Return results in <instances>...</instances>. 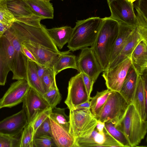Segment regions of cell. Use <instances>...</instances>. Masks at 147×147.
Wrapping results in <instances>:
<instances>
[{
	"instance_id": "cell-25",
	"label": "cell",
	"mask_w": 147,
	"mask_h": 147,
	"mask_svg": "<svg viewBox=\"0 0 147 147\" xmlns=\"http://www.w3.org/2000/svg\"><path fill=\"white\" fill-rule=\"evenodd\" d=\"M47 33L57 47L61 49L70 39L73 28L67 26L47 29Z\"/></svg>"
},
{
	"instance_id": "cell-12",
	"label": "cell",
	"mask_w": 147,
	"mask_h": 147,
	"mask_svg": "<svg viewBox=\"0 0 147 147\" xmlns=\"http://www.w3.org/2000/svg\"><path fill=\"white\" fill-rule=\"evenodd\" d=\"M68 93L65 103L69 109L90 100L88 97L82 77L81 72L72 77L68 82Z\"/></svg>"
},
{
	"instance_id": "cell-17",
	"label": "cell",
	"mask_w": 147,
	"mask_h": 147,
	"mask_svg": "<svg viewBox=\"0 0 147 147\" xmlns=\"http://www.w3.org/2000/svg\"><path fill=\"white\" fill-rule=\"evenodd\" d=\"M28 124L26 113L22 109L17 113L0 121V134L18 136Z\"/></svg>"
},
{
	"instance_id": "cell-31",
	"label": "cell",
	"mask_w": 147,
	"mask_h": 147,
	"mask_svg": "<svg viewBox=\"0 0 147 147\" xmlns=\"http://www.w3.org/2000/svg\"><path fill=\"white\" fill-rule=\"evenodd\" d=\"M105 127L109 133L123 147H131L125 135L117 129L111 121H108L105 122Z\"/></svg>"
},
{
	"instance_id": "cell-30",
	"label": "cell",
	"mask_w": 147,
	"mask_h": 147,
	"mask_svg": "<svg viewBox=\"0 0 147 147\" xmlns=\"http://www.w3.org/2000/svg\"><path fill=\"white\" fill-rule=\"evenodd\" d=\"M65 108L55 107L52 109L49 117L69 132V117L65 113Z\"/></svg>"
},
{
	"instance_id": "cell-6",
	"label": "cell",
	"mask_w": 147,
	"mask_h": 147,
	"mask_svg": "<svg viewBox=\"0 0 147 147\" xmlns=\"http://www.w3.org/2000/svg\"><path fill=\"white\" fill-rule=\"evenodd\" d=\"M130 104L119 92L113 91L96 119L104 123L110 121L115 126L124 117Z\"/></svg>"
},
{
	"instance_id": "cell-40",
	"label": "cell",
	"mask_w": 147,
	"mask_h": 147,
	"mask_svg": "<svg viewBox=\"0 0 147 147\" xmlns=\"http://www.w3.org/2000/svg\"><path fill=\"white\" fill-rule=\"evenodd\" d=\"M40 135H46L52 137L51 125L49 116L38 127L34 137L35 136Z\"/></svg>"
},
{
	"instance_id": "cell-47",
	"label": "cell",
	"mask_w": 147,
	"mask_h": 147,
	"mask_svg": "<svg viewBox=\"0 0 147 147\" xmlns=\"http://www.w3.org/2000/svg\"><path fill=\"white\" fill-rule=\"evenodd\" d=\"M107 3L108 4L111 3L112 1H114V0H107Z\"/></svg>"
},
{
	"instance_id": "cell-16",
	"label": "cell",
	"mask_w": 147,
	"mask_h": 147,
	"mask_svg": "<svg viewBox=\"0 0 147 147\" xmlns=\"http://www.w3.org/2000/svg\"><path fill=\"white\" fill-rule=\"evenodd\" d=\"M115 143L113 138L105 127L104 132H98L96 128L90 134L75 139L74 147H111Z\"/></svg>"
},
{
	"instance_id": "cell-20",
	"label": "cell",
	"mask_w": 147,
	"mask_h": 147,
	"mask_svg": "<svg viewBox=\"0 0 147 147\" xmlns=\"http://www.w3.org/2000/svg\"><path fill=\"white\" fill-rule=\"evenodd\" d=\"M130 58L131 65L138 75H142L147 71V40H143L138 43Z\"/></svg>"
},
{
	"instance_id": "cell-37",
	"label": "cell",
	"mask_w": 147,
	"mask_h": 147,
	"mask_svg": "<svg viewBox=\"0 0 147 147\" xmlns=\"http://www.w3.org/2000/svg\"><path fill=\"white\" fill-rule=\"evenodd\" d=\"M21 135L14 137L0 134V147H20Z\"/></svg>"
},
{
	"instance_id": "cell-46",
	"label": "cell",
	"mask_w": 147,
	"mask_h": 147,
	"mask_svg": "<svg viewBox=\"0 0 147 147\" xmlns=\"http://www.w3.org/2000/svg\"><path fill=\"white\" fill-rule=\"evenodd\" d=\"M11 27L0 22V33L3 34Z\"/></svg>"
},
{
	"instance_id": "cell-49",
	"label": "cell",
	"mask_w": 147,
	"mask_h": 147,
	"mask_svg": "<svg viewBox=\"0 0 147 147\" xmlns=\"http://www.w3.org/2000/svg\"><path fill=\"white\" fill-rule=\"evenodd\" d=\"M42 0L50 1H51V0Z\"/></svg>"
},
{
	"instance_id": "cell-32",
	"label": "cell",
	"mask_w": 147,
	"mask_h": 147,
	"mask_svg": "<svg viewBox=\"0 0 147 147\" xmlns=\"http://www.w3.org/2000/svg\"><path fill=\"white\" fill-rule=\"evenodd\" d=\"M134 5L139 26L147 27V0H136Z\"/></svg>"
},
{
	"instance_id": "cell-24",
	"label": "cell",
	"mask_w": 147,
	"mask_h": 147,
	"mask_svg": "<svg viewBox=\"0 0 147 147\" xmlns=\"http://www.w3.org/2000/svg\"><path fill=\"white\" fill-rule=\"evenodd\" d=\"M138 76L131 65L119 92L130 104L132 102Z\"/></svg>"
},
{
	"instance_id": "cell-51",
	"label": "cell",
	"mask_w": 147,
	"mask_h": 147,
	"mask_svg": "<svg viewBox=\"0 0 147 147\" xmlns=\"http://www.w3.org/2000/svg\"><path fill=\"white\" fill-rule=\"evenodd\" d=\"M2 0H0V1H2Z\"/></svg>"
},
{
	"instance_id": "cell-48",
	"label": "cell",
	"mask_w": 147,
	"mask_h": 147,
	"mask_svg": "<svg viewBox=\"0 0 147 147\" xmlns=\"http://www.w3.org/2000/svg\"><path fill=\"white\" fill-rule=\"evenodd\" d=\"M129 1L131 2L132 3H133L136 0H128Z\"/></svg>"
},
{
	"instance_id": "cell-28",
	"label": "cell",
	"mask_w": 147,
	"mask_h": 147,
	"mask_svg": "<svg viewBox=\"0 0 147 147\" xmlns=\"http://www.w3.org/2000/svg\"><path fill=\"white\" fill-rule=\"evenodd\" d=\"M69 50L59 55L53 67L55 76L60 72L67 68L78 69L77 65V58L74 55H69Z\"/></svg>"
},
{
	"instance_id": "cell-11",
	"label": "cell",
	"mask_w": 147,
	"mask_h": 147,
	"mask_svg": "<svg viewBox=\"0 0 147 147\" xmlns=\"http://www.w3.org/2000/svg\"><path fill=\"white\" fill-rule=\"evenodd\" d=\"M81 50L77 59L78 72L85 74L95 82L103 71L91 47Z\"/></svg>"
},
{
	"instance_id": "cell-52",
	"label": "cell",
	"mask_w": 147,
	"mask_h": 147,
	"mask_svg": "<svg viewBox=\"0 0 147 147\" xmlns=\"http://www.w3.org/2000/svg\"><path fill=\"white\" fill-rule=\"evenodd\" d=\"M62 0V1H63V0Z\"/></svg>"
},
{
	"instance_id": "cell-3",
	"label": "cell",
	"mask_w": 147,
	"mask_h": 147,
	"mask_svg": "<svg viewBox=\"0 0 147 147\" xmlns=\"http://www.w3.org/2000/svg\"><path fill=\"white\" fill-rule=\"evenodd\" d=\"M115 127L125 135L131 147H134L144 138L147 131V121L141 118L130 104L124 117Z\"/></svg>"
},
{
	"instance_id": "cell-42",
	"label": "cell",
	"mask_w": 147,
	"mask_h": 147,
	"mask_svg": "<svg viewBox=\"0 0 147 147\" xmlns=\"http://www.w3.org/2000/svg\"><path fill=\"white\" fill-rule=\"evenodd\" d=\"M21 49L22 53L28 59L38 64L37 62L32 53L24 45L21 44Z\"/></svg>"
},
{
	"instance_id": "cell-13",
	"label": "cell",
	"mask_w": 147,
	"mask_h": 147,
	"mask_svg": "<svg viewBox=\"0 0 147 147\" xmlns=\"http://www.w3.org/2000/svg\"><path fill=\"white\" fill-rule=\"evenodd\" d=\"M22 102V109L26 113L29 124H31L40 113L51 107L43 97L31 88Z\"/></svg>"
},
{
	"instance_id": "cell-34",
	"label": "cell",
	"mask_w": 147,
	"mask_h": 147,
	"mask_svg": "<svg viewBox=\"0 0 147 147\" xmlns=\"http://www.w3.org/2000/svg\"><path fill=\"white\" fill-rule=\"evenodd\" d=\"M42 97L52 109L56 107L62 99L61 94L57 86L45 92Z\"/></svg>"
},
{
	"instance_id": "cell-19",
	"label": "cell",
	"mask_w": 147,
	"mask_h": 147,
	"mask_svg": "<svg viewBox=\"0 0 147 147\" xmlns=\"http://www.w3.org/2000/svg\"><path fill=\"white\" fill-rule=\"evenodd\" d=\"M143 40H147V27L141 26L136 27L120 52L109 65L107 69L130 57L137 45Z\"/></svg>"
},
{
	"instance_id": "cell-38",
	"label": "cell",
	"mask_w": 147,
	"mask_h": 147,
	"mask_svg": "<svg viewBox=\"0 0 147 147\" xmlns=\"http://www.w3.org/2000/svg\"><path fill=\"white\" fill-rule=\"evenodd\" d=\"M33 140L34 147H57L51 136L46 135L35 136Z\"/></svg>"
},
{
	"instance_id": "cell-18",
	"label": "cell",
	"mask_w": 147,
	"mask_h": 147,
	"mask_svg": "<svg viewBox=\"0 0 147 147\" xmlns=\"http://www.w3.org/2000/svg\"><path fill=\"white\" fill-rule=\"evenodd\" d=\"M20 42L32 53L38 64L52 69H53L59 55L65 52L58 53L35 43L27 41Z\"/></svg>"
},
{
	"instance_id": "cell-27",
	"label": "cell",
	"mask_w": 147,
	"mask_h": 147,
	"mask_svg": "<svg viewBox=\"0 0 147 147\" xmlns=\"http://www.w3.org/2000/svg\"><path fill=\"white\" fill-rule=\"evenodd\" d=\"M35 13L45 19H53L54 10L50 1L42 0H22Z\"/></svg>"
},
{
	"instance_id": "cell-43",
	"label": "cell",
	"mask_w": 147,
	"mask_h": 147,
	"mask_svg": "<svg viewBox=\"0 0 147 147\" xmlns=\"http://www.w3.org/2000/svg\"><path fill=\"white\" fill-rule=\"evenodd\" d=\"M36 64L37 73L39 78L42 82V78L49 67L45 66Z\"/></svg>"
},
{
	"instance_id": "cell-10",
	"label": "cell",
	"mask_w": 147,
	"mask_h": 147,
	"mask_svg": "<svg viewBox=\"0 0 147 147\" xmlns=\"http://www.w3.org/2000/svg\"><path fill=\"white\" fill-rule=\"evenodd\" d=\"M130 56L116 65L103 71L102 76L105 81L107 88L119 92L131 65Z\"/></svg>"
},
{
	"instance_id": "cell-41",
	"label": "cell",
	"mask_w": 147,
	"mask_h": 147,
	"mask_svg": "<svg viewBox=\"0 0 147 147\" xmlns=\"http://www.w3.org/2000/svg\"><path fill=\"white\" fill-rule=\"evenodd\" d=\"M82 73V77L88 97L91 99L90 94L94 82L86 74Z\"/></svg>"
},
{
	"instance_id": "cell-36",
	"label": "cell",
	"mask_w": 147,
	"mask_h": 147,
	"mask_svg": "<svg viewBox=\"0 0 147 147\" xmlns=\"http://www.w3.org/2000/svg\"><path fill=\"white\" fill-rule=\"evenodd\" d=\"M56 76L53 69L48 68L42 80V84L45 92L51 90L54 86H57Z\"/></svg>"
},
{
	"instance_id": "cell-23",
	"label": "cell",
	"mask_w": 147,
	"mask_h": 147,
	"mask_svg": "<svg viewBox=\"0 0 147 147\" xmlns=\"http://www.w3.org/2000/svg\"><path fill=\"white\" fill-rule=\"evenodd\" d=\"M144 120H146L147 97L145 96L143 82L141 76L139 75L136 87L131 103Z\"/></svg>"
},
{
	"instance_id": "cell-35",
	"label": "cell",
	"mask_w": 147,
	"mask_h": 147,
	"mask_svg": "<svg viewBox=\"0 0 147 147\" xmlns=\"http://www.w3.org/2000/svg\"><path fill=\"white\" fill-rule=\"evenodd\" d=\"M7 0H3L0 1V22L11 27L17 20L7 8Z\"/></svg>"
},
{
	"instance_id": "cell-44",
	"label": "cell",
	"mask_w": 147,
	"mask_h": 147,
	"mask_svg": "<svg viewBox=\"0 0 147 147\" xmlns=\"http://www.w3.org/2000/svg\"><path fill=\"white\" fill-rule=\"evenodd\" d=\"M90 100H88L77 106L74 109L90 108Z\"/></svg>"
},
{
	"instance_id": "cell-50",
	"label": "cell",
	"mask_w": 147,
	"mask_h": 147,
	"mask_svg": "<svg viewBox=\"0 0 147 147\" xmlns=\"http://www.w3.org/2000/svg\"><path fill=\"white\" fill-rule=\"evenodd\" d=\"M3 34H1V33H0V37Z\"/></svg>"
},
{
	"instance_id": "cell-14",
	"label": "cell",
	"mask_w": 147,
	"mask_h": 147,
	"mask_svg": "<svg viewBox=\"0 0 147 147\" xmlns=\"http://www.w3.org/2000/svg\"><path fill=\"white\" fill-rule=\"evenodd\" d=\"M30 87L24 79L12 83L0 99V109L11 108L23 102Z\"/></svg>"
},
{
	"instance_id": "cell-7",
	"label": "cell",
	"mask_w": 147,
	"mask_h": 147,
	"mask_svg": "<svg viewBox=\"0 0 147 147\" xmlns=\"http://www.w3.org/2000/svg\"><path fill=\"white\" fill-rule=\"evenodd\" d=\"M11 41L14 49L12 79L26 80L27 57L22 53L21 44L15 31L11 26L4 34Z\"/></svg>"
},
{
	"instance_id": "cell-8",
	"label": "cell",
	"mask_w": 147,
	"mask_h": 147,
	"mask_svg": "<svg viewBox=\"0 0 147 147\" xmlns=\"http://www.w3.org/2000/svg\"><path fill=\"white\" fill-rule=\"evenodd\" d=\"M110 17L119 24L137 27L139 24L134 10V5L128 0H114L108 4Z\"/></svg>"
},
{
	"instance_id": "cell-45",
	"label": "cell",
	"mask_w": 147,
	"mask_h": 147,
	"mask_svg": "<svg viewBox=\"0 0 147 147\" xmlns=\"http://www.w3.org/2000/svg\"><path fill=\"white\" fill-rule=\"evenodd\" d=\"M97 121V123L96 128L98 132L100 133H102L104 132L105 123L102 122L98 120Z\"/></svg>"
},
{
	"instance_id": "cell-22",
	"label": "cell",
	"mask_w": 147,
	"mask_h": 147,
	"mask_svg": "<svg viewBox=\"0 0 147 147\" xmlns=\"http://www.w3.org/2000/svg\"><path fill=\"white\" fill-rule=\"evenodd\" d=\"M119 24L118 34L111 52L109 64L120 52L136 27Z\"/></svg>"
},
{
	"instance_id": "cell-1",
	"label": "cell",
	"mask_w": 147,
	"mask_h": 147,
	"mask_svg": "<svg viewBox=\"0 0 147 147\" xmlns=\"http://www.w3.org/2000/svg\"><path fill=\"white\" fill-rule=\"evenodd\" d=\"M119 23L111 17L103 18L101 26L93 45V50L103 71L109 63L112 47L117 36Z\"/></svg>"
},
{
	"instance_id": "cell-39",
	"label": "cell",
	"mask_w": 147,
	"mask_h": 147,
	"mask_svg": "<svg viewBox=\"0 0 147 147\" xmlns=\"http://www.w3.org/2000/svg\"><path fill=\"white\" fill-rule=\"evenodd\" d=\"M52 110V109L50 107L38 115L31 123V124L33 129L34 137L38 127L49 116Z\"/></svg>"
},
{
	"instance_id": "cell-4",
	"label": "cell",
	"mask_w": 147,
	"mask_h": 147,
	"mask_svg": "<svg viewBox=\"0 0 147 147\" xmlns=\"http://www.w3.org/2000/svg\"><path fill=\"white\" fill-rule=\"evenodd\" d=\"M11 26L20 42L27 41L38 44L58 53H61L48 34L46 26L40 28L30 26L16 21Z\"/></svg>"
},
{
	"instance_id": "cell-21",
	"label": "cell",
	"mask_w": 147,
	"mask_h": 147,
	"mask_svg": "<svg viewBox=\"0 0 147 147\" xmlns=\"http://www.w3.org/2000/svg\"><path fill=\"white\" fill-rule=\"evenodd\" d=\"M51 136L58 147H74L75 140L70 134L49 117Z\"/></svg>"
},
{
	"instance_id": "cell-33",
	"label": "cell",
	"mask_w": 147,
	"mask_h": 147,
	"mask_svg": "<svg viewBox=\"0 0 147 147\" xmlns=\"http://www.w3.org/2000/svg\"><path fill=\"white\" fill-rule=\"evenodd\" d=\"M33 129L31 124H28L22 132L20 147H34Z\"/></svg>"
},
{
	"instance_id": "cell-29",
	"label": "cell",
	"mask_w": 147,
	"mask_h": 147,
	"mask_svg": "<svg viewBox=\"0 0 147 147\" xmlns=\"http://www.w3.org/2000/svg\"><path fill=\"white\" fill-rule=\"evenodd\" d=\"M112 91L107 88L101 92L97 91L96 95L93 97H91L90 109L96 118L98 117Z\"/></svg>"
},
{
	"instance_id": "cell-2",
	"label": "cell",
	"mask_w": 147,
	"mask_h": 147,
	"mask_svg": "<svg viewBox=\"0 0 147 147\" xmlns=\"http://www.w3.org/2000/svg\"><path fill=\"white\" fill-rule=\"evenodd\" d=\"M103 18L92 17L78 20L73 30L67 47L74 51L93 44L101 26Z\"/></svg>"
},
{
	"instance_id": "cell-15",
	"label": "cell",
	"mask_w": 147,
	"mask_h": 147,
	"mask_svg": "<svg viewBox=\"0 0 147 147\" xmlns=\"http://www.w3.org/2000/svg\"><path fill=\"white\" fill-rule=\"evenodd\" d=\"M14 49L8 38L0 37V85L4 86L9 72L13 69Z\"/></svg>"
},
{
	"instance_id": "cell-9",
	"label": "cell",
	"mask_w": 147,
	"mask_h": 147,
	"mask_svg": "<svg viewBox=\"0 0 147 147\" xmlns=\"http://www.w3.org/2000/svg\"><path fill=\"white\" fill-rule=\"evenodd\" d=\"M7 5L17 21L37 28L41 27L40 21L45 19L35 13L23 1L7 0Z\"/></svg>"
},
{
	"instance_id": "cell-5",
	"label": "cell",
	"mask_w": 147,
	"mask_h": 147,
	"mask_svg": "<svg viewBox=\"0 0 147 147\" xmlns=\"http://www.w3.org/2000/svg\"><path fill=\"white\" fill-rule=\"evenodd\" d=\"M69 133L74 140L91 133L98 121L90 108L69 109Z\"/></svg>"
},
{
	"instance_id": "cell-26",
	"label": "cell",
	"mask_w": 147,
	"mask_h": 147,
	"mask_svg": "<svg viewBox=\"0 0 147 147\" xmlns=\"http://www.w3.org/2000/svg\"><path fill=\"white\" fill-rule=\"evenodd\" d=\"M26 77V80L30 88L42 97L45 92L37 73L36 64L27 58Z\"/></svg>"
}]
</instances>
